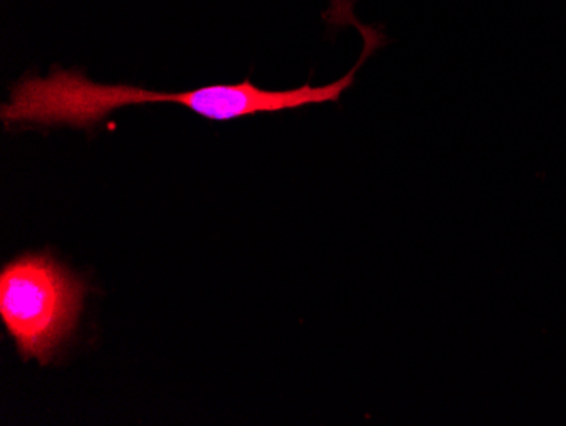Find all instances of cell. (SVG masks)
Masks as SVG:
<instances>
[{"mask_svg":"<svg viewBox=\"0 0 566 426\" xmlns=\"http://www.w3.org/2000/svg\"><path fill=\"white\" fill-rule=\"evenodd\" d=\"M364 37V53L345 77L324 87L294 91H262L250 81L233 85H211L189 92H153L129 85H102L78 72L56 70L48 79H30L12 89L11 104L2 106V120L8 126L41 124V126H75L91 128L107 114L136 104H182L187 110L212 121H231L253 114L280 113L285 110L338 103L343 92L352 87L359 66L380 46L384 37L371 28L359 27Z\"/></svg>","mask_w":566,"mask_h":426,"instance_id":"cell-1","label":"cell"},{"mask_svg":"<svg viewBox=\"0 0 566 426\" xmlns=\"http://www.w3.org/2000/svg\"><path fill=\"white\" fill-rule=\"evenodd\" d=\"M87 285L48 253L12 260L0 272V318L22 361L48 365L81 320Z\"/></svg>","mask_w":566,"mask_h":426,"instance_id":"cell-2","label":"cell"}]
</instances>
